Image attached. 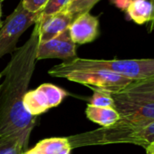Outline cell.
<instances>
[{
    "label": "cell",
    "instance_id": "1",
    "mask_svg": "<svg viewBox=\"0 0 154 154\" xmlns=\"http://www.w3.org/2000/svg\"><path fill=\"white\" fill-rule=\"evenodd\" d=\"M38 45L39 28L35 23L28 40L12 53L8 63L0 72L4 77L0 84V137L16 141L25 152L28 150L36 117L26 111L23 100L35 68Z\"/></svg>",
    "mask_w": 154,
    "mask_h": 154
},
{
    "label": "cell",
    "instance_id": "2",
    "mask_svg": "<svg viewBox=\"0 0 154 154\" xmlns=\"http://www.w3.org/2000/svg\"><path fill=\"white\" fill-rule=\"evenodd\" d=\"M154 141V122L121 117L112 126L82 132L78 135L81 147L131 143L146 148Z\"/></svg>",
    "mask_w": 154,
    "mask_h": 154
},
{
    "label": "cell",
    "instance_id": "3",
    "mask_svg": "<svg viewBox=\"0 0 154 154\" xmlns=\"http://www.w3.org/2000/svg\"><path fill=\"white\" fill-rule=\"evenodd\" d=\"M95 70L108 71L132 81H140L154 77V59L102 60L76 57L53 66L48 73L54 77L63 78L71 72Z\"/></svg>",
    "mask_w": 154,
    "mask_h": 154
},
{
    "label": "cell",
    "instance_id": "4",
    "mask_svg": "<svg viewBox=\"0 0 154 154\" xmlns=\"http://www.w3.org/2000/svg\"><path fill=\"white\" fill-rule=\"evenodd\" d=\"M41 13L33 14L19 2L15 10L2 22L0 26V59L8 54H12L17 49L20 36L33 25H35Z\"/></svg>",
    "mask_w": 154,
    "mask_h": 154
},
{
    "label": "cell",
    "instance_id": "5",
    "mask_svg": "<svg viewBox=\"0 0 154 154\" xmlns=\"http://www.w3.org/2000/svg\"><path fill=\"white\" fill-rule=\"evenodd\" d=\"M63 78L68 81L81 84L91 89L116 93L122 91L134 81L108 71H83L66 74Z\"/></svg>",
    "mask_w": 154,
    "mask_h": 154
},
{
    "label": "cell",
    "instance_id": "6",
    "mask_svg": "<svg viewBox=\"0 0 154 154\" xmlns=\"http://www.w3.org/2000/svg\"><path fill=\"white\" fill-rule=\"evenodd\" d=\"M67 92L52 84H43L35 90L28 91L23 100L24 108L34 117L58 106L67 96Z\"/></svg>",
    "mask_w": 154,
    "mask_h": 154
},
{
    "label": "cell",
    "instance_id": "7",
    "mask_svg": "<svg viewBox=\"0 0 154 154\" xmlns=\"http://www.w3.org/2000/svg\"><path fill=\"white\" fill-rule=\"evenodd\" d=\"M114 101V108L120 117L154 122V103L140 101L129 97L122 92L110 93Z\"/></svg>",
    "mask_w": 154,
    "mask_h": 154
},
{
    "label": "cell",
    "instance_id": "8",
    "mask_svg": "<svg viewBox=\"0 0 154 154\" xmlns=\"http://www.w3.org/2000/svg\"><path fill=\"white\" fill-rule=\"evenodd\" d=\"M76 57V45L70 36L69 29L47 42L39 43L36 53V60L62 59L64 62Z\"/></svg>",
    "mask_w": 154,
    "mask_h": 154
},
{
    "label": "cell",
    "instance_id": "9",
    "mask_svg": "<svg viewBox=\"0 0 154 154\" xmlns=\"http://www.w3.org/2000/svg\"><path fill=\"white\" fill-rule=\"evenodd\" d=\"M69 33L75 45L91 43L99 35V20L90 13L80 15L72 20Z\"/></svg>",
    "mask_w": 154,
    "mask_h": 154
},
{
    "label": "cell",
    "instance_id": "10",
    "mask_svg": "<svg viewBox=\"0 0 154 154\" xmlns=\"http://www.w3.org/2000/svg\"><path fill=\"white\" fill-rule=\"evenodd\" d=\"M72 20V16L65 10L50 16H40L36 22L39 28V43L47 42L69 29Z\"/></svg>",
    "mask_w": 154,
    "mask_h": 154
},
{
    "label": "cell",
    "instance_id": "11",
    "mask_svg": "<svg viewBox=\"0 0 154 154\" xmlns=\"http://www.w3.org/2000/svg\"><path fill=\"white\" fill-rule=\"evenodd\" d=\"M72 148L66 137L48 138L39 141L27 154H70Z\"/></svg>",
    "mask_w": 154,
    "mask_h": 154
},
{
    "label": "cell",
    "instance_id": "12",
    "mask_svg": "<svg viewBox=\"0 0 154 154\" xmlns=\"http://www.w3.org/2000/svg\"><path fill=\"white\" fill-rule=\"evenodd\" d=\"M120 92L136 100L154 103V77L134 81Z\"/></svg>",
    "mask_w": 154,
    "mask_h": 154
},
{
    "label": "cell",
    "instance_id": "13",
    "mask_svg": "<svg viewBox=\"0 0 154 154\" xmlns=\"http://www.w3.org/2000/svg\"><path fill=\"white\" fill-rule=\"evenodd\" d=\"M86 116L92 122L101 125L102 127H109L116 123L120 120V114L115 108L110 107H95L87 104L85 110Z\"/></svg>",
    "mask_w": 154,
    "mask_h": 154
},
{
    "label": "cell",
    "instance_id": "14",
    "mask_svg": "<svg viewBox=\"0 0 154 154\" xmlns=\"http://www.w3.org/2000/svg\"><path fill=\"white\" fill-rule=\"evenodd\" d=\"M129 17L138 25H143L147 22L152 21L154 17L153 6L149 0H135L126 10Z\"/></svg>",
    "mask_w": 154,
    "mask_h": 154
},
{
    "label": "cell",
    "instance_id": "15",
    "mask_svg": "<svg viewBox=\"0 0 154 154\" xmlns=\"http://www.w3.org/2000/svg\"><path fill=\"white\" fill-rule=\"evenodd\" d=\"M99 1L101 0H73L67 5L64 10L70 13L74 19L80 15L90 13V10Z\"/></svg>",
    "mask_w": 154,
    "mask_h": 154
},
{
    "label": "cell",
    "instance_id": "16",
    "mask_svg": "<svg viewBox=\"0 0 154 154\" xmlns=\"http://www.w3.org/2000/svg\"><path fill=\"white\" fill-rule=\"evenodd\" d=\"M92 90L94 91V94L90 99L89 104L95 107L114 108V101L109 92L97 90V89H92Z\"/></svg>",
    "mask_w": 154,
    "mask_h": 154
},
{
    "label": "cell",
    "instance_id": "17",
    "mask_svg": "<svg viewBox=\"0 0 154 154\" xmlns=\"http://www.w3.org/2000/svg\"><path fill=\"white\" fill-rule=\"evenodd\" d=\"M25 151L16 141L0 137V154H24Z\"/></svg>",
    "mask_w": 154,
    "mask_h": 154
},
{
    "label": "cell",
    "instance_id": "18",
    "mask_svg": "<svg viewBox=\"0 0 154 154\" xmlns=\"http://www.w3.org/2000/svg\"><path fill=\"white\" fill-rule=\"evenodd\" d=\"M69 2H70V0H49L46 6L42 10L40 16L41 17L50 16V15L58 13L60 11H63L67 7Z\"/></svg>",
    "mask_w": 154,
    "mask_h": 154
},
{
    "label": "cell",
    "instance_id": "19",
    "mask_svg": "<svg viewBox=\"0 0 154 154\" xmlns=\"http://www.w3.org/2000/svg\"><path fill=\"white\" fill-rule=\"evenodd\" d=\"M26 10L33 14H39L46 6L49 0H21Z\"/></svg>",
    "mask_w": 154,
    "mask_h": 154
},
{
    "label": "cell",
    "instance_id": "20",
    "mask_svg": "<svg viewBox=\"0 0 154 154\" xmlns=\"http://www.w3.org/2000/svg\"><path fill=\"white\" fill-rule=\"evenodd\" d=\"M132 1L133 0H112V2L113 3V5L116 8H118L123 11L127 10V8H129V6L131 4Z\"/></svg>",
    "mask_w": 154,
    "mask_h": 154
},
{
    "label": "cell",
    "instance_id": "21",
    "mask_svg": "<svg viewBox=\"0 0 154 154\" xmlns=\"http://www.w3.org/2000/svg\"><path fill=\"white\" fill-rule=\"evenodd\" d=\"M146 154H154V141L149 144L146 148Z\"/></svg>",
    "mask_w": 154,
    "mask_h": 154
},
{
    "label": "cell",
    "instance_id": "22",
    "mask_svg": "<svg viewBox=\"0 0 154 154\" xmlns=\"http://www.w3.org/2000/svg\"><path fill=\"white\" fill-rule=\"evenodd\" d=\"M1 17H2V2H1V0H0V26H1V25H2Z\"/></svg>",
    "mask_w": 154,
    "mask_h": 154
},
{
    "label": "cell",
    "instance_id": "23",
    "mask_svg": "<svg viewBox=\"0 0 154 154\" xmlns=\"http://www.w3.org/2000/svg\"><path fill=\"white\" fill-rule=\"evenodd\" d=\"M150 1V3L152 4V6H153V10H154V0H149ZM153 22H154V17H153V20H152Z\"/></svg>",
    "mask_w": 154,
    "mask_h": 154
},
{
    "label": "cell",
    "instance_id": "24",
    "mask_svg": "<svg viewBox=\"0 0 154 154\" xmlns=\"http://www.w3.org/2000/svg\"><path fill=\"white\" fill-rule=\"evenodd\" d=\"M1 78H2V75H1V73H0V80H1Z\"/></svg>",
    "mask_w": 154,
    "mask_h": 154
},
{
    "label": "cell",
    "instance_id": "25",
    "mask_svg": "<svg viewBox=\"0 0 154 154\" xmlns=\"http://www.w3.org/2000/svg\"><path fill=\"white\" fill-rule=\"evenodd\" d=\"M72 1H73V0H70V2H72ZM70 2H69V3H70Z\"/></svg>",
    "mask_w": 154,
    "mask_h": 154
},
{
    "label": "cell",
    "instance_id": "26",
    "mask_svg": "<svg viewBox=\"0 0 154 154\" xmlns=\"http://www.w3.org/2000/svg\"><path fill=\"white\" fill-rule=\"evenodd\" d=\"M133 1H135V0H133ZM142 1H145V0H142Z\"/></svg>",
    "mask_w": 154,
    "mask_h": 154
},
{
    "label": "cell",
    "instance_id": "27",
    "mask_svg": "<svg viewBox=\"0 0 154 154\" xmlns=\"http://www.w3.org/2000/svg\"><path fill=\"white\" fill-rule=\"evenodd\" d=\"M24 154H27V153H26V152H25V153H24Z\"/></svg>",
    "mask_w": 154,
    "mask_h": 154
}]
</instances>
